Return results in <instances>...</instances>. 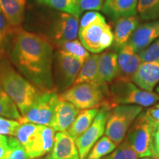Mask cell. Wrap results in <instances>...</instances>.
Instances as JSON below:
<instances>
[{
    "label": "cell",
    "instance_id": "cell-7",
    "mask_svg": "<svg viewBox=\"0 0 159 159\" xmlns=\"http://www.w3.org/2000/svg\"><path fill=\"white\" fill-rule=\"evenodd\" d=\"M142 108L136 105H119L109 112L105 134L118 145L122 142L130 127L139 114Z\"/></svg>",
    "mask_w": 159,
    "mask_h": 159
},
{
    "label": "cell",
    "instance_id": "cell-12",
    "mask_svg": "<svg viewBox=\"0 0 159 159\" xmlns=\"http://www.w3.org/2000/svg\"><path fill=\"white\" fill-rule=\"evenodd\" d=\"M108 114L109 108L106 106H103L99 111L98 114L88 129L80 136L75 139L80 159L86 158L91 148L105 134Z\"/></svg>",
    "mask_w": 159,
    "mask_h": 159
},
{
    "label": "cell",
    "instance_id": "cell-4",
    "mask_svg": "<svg viewBox=\"0 0 159 159\" xmlns=\"http://www.w3.org/2000/svg\"><path fill=\"white\" fill-rule=\"evenodd\" d=\"M14 136L24 147L29 159H35L50 152L54 145L55 130L46 125L21 123Z\"/></svg>",
    "mask_w": 159,
    "mask_h": 159
},
{
    "label": "cell",
    "instance_id": "cell-13",
    "mask_svg": "<svg viewBox=\"0 0 159 159\" xmlns=\"http://www.w3.org/2000/svg\"><path fill=\"white\" fill-rule=\"evenodd\" d=\"M159 38V20L148 21L139 25L128 43L137 53L141 52Z\"/></svg>",
    "mask_w": 159,
    "mask_h": 159
},
{
    "label": "cell",
    "instance_id": "cell-23",
    "mask_svg": "<svg viewBox=\"0 0 159 159\" xmlns=\"http://www.w3.org/2000/svg\"><path fill=\"white\" fill-rule=\"evenodd\" d=\"M98 108H91L83 110L79 113L73 124L67 130L68 134L75 139L80 136L88 129L99 112Z\"/></svg>",
    "mask_w": 159,
    "mask_h": 159
},
{
    "label": "cell",
    "instance_id": "cell-32",
    "mask_svg": "<svg viewBox=\"0 0 159 159\" xmlns=\"http://www.w3.org/2000/svg\"><path fill=\"white\" fill-rule=\"evenodd\" d=\"M142 62H148L159 59V38L146 49L139 53Z\"/></svg>",
    "mask_w": 159,
    "mask_h": 159
},
{
    "label": "cell",
    "instance_id": "cell-26",
    "mask_svg": "<svg viewBox=\"0 0 159 159\" xmlns=\"http://www.w3.org/2000/svg\"><path fill=\"white\" fill-rule=\"evenodd\" d=\"M117 144L108 136H102L97 141L85 159H102L116 148Z\"/></svg>",
    "mask_w": 159,
    "mask_h": 159
},
{
    "label": "cell",
    "instance_id": "cell-38",
    "mask_svg": "<svg viewBox=\"0 0 159 159\" xmlns=\"http://www.w3.org/2000/svg\"><path fill=\"white\" fill-rule=\"evenodd\" d=\"M148 116H150L151 120L156 124L159 123V107H154L147 111Z\"/></svg>",
    "mask_w": 159,
    "mask_h": 159
},
{
    "label": "cell",
    "instance_id": "cell-34",
    "mask_svg": "<svg viewBox=\"0 0 159 159\" xmlns=\"http://www.w3.org/2000/svg\"><path fill=\"white\" fill-rule=\"evenodd\" d=\"M20 124L19 121L0 117V135L14 136Z\"/></svg>",
    "mask_w": 159,
    "mask_h": 159
},
{
    "label": "cell",
    "instance_id": "cell-5",
    "mask_svg": "<svg viewBox=\"0 0 159 159\" xmlns=\"http://www.w3.org/2000/svg\"><path fill=\"white\" fill-rule=\"evenodd\" d=\"M110 91L107 84L92 83H75L63 91L60 98L72 103L80 110L97 108L99 105L110 109Z\"/></svg>",
    "mask_w": 159,
    "mask_h": 159
},
{
    "label": "cell",
    "instance_id": "cell-31",
    "mask_svg": "<svg viewBox=\"0 0 159 159\" xmlns=\"http://www.w3.org/2000/svg\"><path fill=\"white\" fill-rule=\"evenodd\" d=\"M106 22L105 17L97 11H87L79 21V30L96 23Z\"/></svg>",
    "mask_w": 159,
    "mask_h": 159
},
{
    "label": "cell",
    "instance_id": "cell-9",
    "mask_svg": "<svg viewBox=\"0 0 159 159\" xmlns=\"http://www.w3.org/2000/svg\"><path fill=\"white\" fill-rule=\"evenodd\" d=\"M59 99L54 91H42L19 122L49 126Z\"/></svg>",
    "mask_w": 159,
    "mask_h": 159
},
{
    "label": "cell",
    "instance_id": "cell-27",
    "mask_svg": "<svg viewBox=\"0 0 159 159\" xmlns=\"http://www.w3.org/2000/svg\"><path fill=\"white\" fill-rule=\"evenodd\" d=\"M137 12L144 21L159 20V0H139Z\"/></svg>",
    "mask_w": 159,
    "mask_h": 159
},
{
    "label": "cell",
    "instance_id": "cell-40",
    "mask_svg": "<svg viewBox=\"0 0 159 159\" xmlns=\"http://www.w3.org/2000/svg\"><path fill=\"white\" fill-rule=\"evenodd\" d=\"M140 159H156V158H150V157H146V158H141Z\"/></svg>",
    "mask_w": 159,
    "mask_h": 159
},
{
    "label": "cell",
    "instance_id": "cell-30",
    "mask_svg": "<svg viewBox=\"0 0 159 159\" xmlns=\"http://www.w3.org/2000/svg\"><path fill=\"white\" fill-rule=\"evenodd\" d=\"M7 159H29L24 147L13 136H9V151Z\"/></svg>",
    "mask_w": 159,
    "mask_h": 159
},
{
    "label": "cell",
    "instance_id": "cell-11",
    "mask_svg": "<svg viewBox=\"0 0 159 159\" xmlns=\"http://www.w3.org/2000/svg\"><path fill=\"white\" fill-rule=\"evenodd\" d=\"M55 61L57 87L60 90L66 91L74 85L84 62L60 50L55 53Z\"/></svg>",
    "mask_w": 159,
    "mask_h": 159
},
{
    "label": "cell",
    "instance_id": "cell-2",
    "mask_svg": "<svg viewBox=\"0 0 159 159\" xmlns=\"http://www.w3.org/2000/svg\"><path fill=\"white\" fill-rule=\"evenodd\" d=\"M35 30L52 45L58 47L78 36L79 18L53 9L46 10L37 17Z\"/></svg>",
    "mask_w": 159,
    "mask_h": 159
},
{
    "label": "cell",
    "instance_id": "cell-39",
    "mask_svg": "<svg viewBox=\"0 0 159 159\" xmlns=\"http://www.w3.org/2000/svg\"><path fill=\"white\" fill-rule=\"evenodd\" d=\"M156 93L159 95V84H158V86H157V88H156Z\"/></svg>",
    "mask_w": 159,
    "mask_h": 159
},
{
    "label": "cell",
    "instance_id": "cell-3",
    "mask_svg": "<svg viewBox=\"0 0 159 159\" xmlns=\"http://www.w3.org/2000/svg\"><path fill=\"white\" fill-rule=\"evenodd\" d=\"M0 86L16 103L21 116L43 91L17 72L6 61L0 63Z\"/></svg>",
    "mask_w": 159,
    "mask_h": 159
},
{
    "label": "cell",
    "instance_id": "cell-37",
    "mask_svg": "<svg viewBox=\"0 0 159 159\" xmlns=\"http://www.w3.org/2000/svg\"><path fill=\"white\" fill-rule=\"evenodd\" d=\"M9 151V136L0 135V159H7Z\"/></svg>",
    "mask_w": 159,
    "mask_h": 159
},
{
    "label": "cell",
    "instance_id": "cell-28",
    "mask_svg": "<svg viewBox=\"0 0 159 159\" xmlns=\"http://www.w3.org/2000/svg\"><path fill=\"white\" fill-rule=\"evenodd\" d=\"M59 50L85 62L90 56L89 52L85 48L80 40L74 39L65 42L58 47Z\"/></svg>",
    "mask_w": 159,
    "mask_h": 159
},
{
    "label": "cell",
    "instance_id": "cell-16",
    "mask_svg": "<svg viewBox=\"0 0 159 159\" xmlns=\"http://www.w3.org/2000/svg\"><path fill=\"white\" fill-rule=\"evenodd\" d=\"M79 113L80 109L72 103L60 98L49 127L57 132H66L73 124Z\"/></svg>",
    "mask_w": 159,
    "mask_h": 159
},
{
    "label": "cell",
    "instance_id": "cell-33",
    "mask_svg": "<svg viewBox=\"0 0 159 159\" xmlns=\"http://www.w3.org/2000/svg\"><path fill=\"white\" fill-rule=\"evenodd\" d=\"M11 27L2 12H0V55L8 41L11 33Z\"/></svg>",
    "mask_w": 159,
    "mask_h": 159
},
{
    "label": "cell",
    "instance_id": "cell-22",
    "mask_svg": "<svg viewBox=\"0 0 159 159\" xmlns=\"http://www.w3.org/2000/svg\"><path fill=\"white\" fill-rule=\"evenodd\" d=\"M98 54L90 55V56L83 63L78 74V76H77L74 84L81 83L105 84V83H102L99 80L98 71Z\"/></svg>",
    "mask_w": 159,
    "mask_h": 159
},
{
    "label": "cell",
    "instance_id": "cell-1",
    "mask_svg": "<svg viewBox=\"0 0 159 159\" xmlns=\"http://www.w3.org/2000/svg\"><path fill=\"white\" fill-rule=\"evenodd\" d=\"M13 65L30 82L43 91L53 86V47L36 33L18 32L10 52Z\"/></svg>",
    "mask_w": 159,
    "mask_h": 159
},
{
    "label": "cell",
    "instance_id": "cell-42",
    "mask_svg": "<svg viewBox=\"0 0 159 159\" xmlns=\"http://www.w3.org/2000/svg\"><path fill=\"white\" fill-rule=\"evenodd\" d=\"M0 12H1V9H0Z\"/></svg>",
    "mask_w": 159,
    "mask_h": 159
},
{
    "label": "cell",
    "instance_id": "cell-19",
    "mask_svg": "<svg viewBox=\"0 0 159 159\" xmlns=\"http://www.w3.org/2000/svg\"><path fill=\"white\" fill-rule=\"evenodd\" d=\"M98 71L99 80L102 83H111L119 77L117 54L104 52L99 55Z\"/></svg>",
    "mask_w": 159,
    "mask_h": 159
},
{
    "label": "cell",
    "instance_id": "cell-25",
    "mask_svg": "<svg viewBox=\"0 0 159 159\" xmlns=\"http://www.w3.org/2000/svg\"><path fill=\"white\" fill-rule=\"evenodd\" d=\"M0 117L19 121L21 119L18 107L13 100L0 86Z\"/></svg>",
    "mask_w": 159,
    "mask_h": 159
},
{
    "label": "cell",
    "instance_id": "cell-29",
    "mask_svg": "<svg viewBox=\"0 0 159 159\" xmlns=\"http://www.w3.org/2000/svg\"><path fill=\"white\" fill-rule=\"evenodd\" d=\"M136 152L125 140L111 153L102 159H138Z\"/></svg>",
    "mask_w": 159,
    "mask_h": 159
},
{
    "label": "cell",
    "instance_id": "cell-14",
    "mask_svg": "<svg viewBox=\"0 0 159 159\" xmlns=\"http://www.w3.org/2000/svg\"><path fill=\"white\" fill-rule=\"evenodd\" d=\"M45 159H80L75 139L66 132H57L50 152Z\"/></svg>",
    "mask_w": 159,
    "mask_h": 159
},
{
    "label": "cell",
    "instance_id": "cell-41",
    "mask_svg": "<svg viewBox=\"0 0 159 159\" xmlns=\"http://www.w3.org/2000/svg\"><path fill=\"white\" fill-rule=\"evenodd\" d=\"M156 107H159V103H158V105H156Z\"/></svg>",
    "mask_w": 159,
    "mask_h": 159
},
{
    "label": "cell",
    "instance_id": "cell-6",
    "mask_svg": "<svg viewBox=\"0 0 159 159\" xmlns=\"http://www.w3.org/2000/svg\"><path fill=\"white\" fill-rule=\"evenodd\" d=\"M108 103L110 107L119 105H136L148 107L159 99L157 93L150 92L140 89L131 79L119 77L111 82Z\"/></svg>",
    "mask_w": 159,
    "mask_h": 159
},
{
    "label": "cell",
    "instance_id": "cell-17",
    "mask_svg": "<svg viewBox=\"0 0 159 159\" xmlns=\"http://www.w3.org/2000/svg\"><path fill=\"white\" fill-rule=\"evenodd\" d=\"M117 52L119 77L131 79L142 63L139 54L134 50L128 43L117 49Z\"/></svg>",
    "mask_w": 159,
    "mask_h": 159
},
{
    "label": "cell",
    "instance_id": "cell-15",
    "mask_svg": "<svg viewBox=\"0 0 159 159\" xmlns=\"http://www.w3.org/2000/svg\"><path fill=\"white\" fill-rule=\"evenodd\" d=\"M131 80L140 89L152 92L159 82V59L142 62Z\"/></svg>",
    "mask_w": 159,
    "mask_h": 159
},
{
    "label": "cell",
    "instance_id": "cell-36",
    "mask_svg": "<svg viewBox=\"0 0 159 159\" xmlns=\"http://www.w3.org/2000/svg\"><path fill=\"white\" fill-rule=\"evenodd\" d=\"M152 151L153 157L159 159V123H155L152 135Z\"/></svg>",
    "mask_w": 159,
    "mask_h": 159
},
{
    "label": "cell",
    "instance_id": "cell-21",
    "mask_svg": "<svg viewBox=\"0 0 159 159\" xmlns=\"http://www.w3.org/2000/svg\"><path fill=\"white\" fill-rule=\"evenodd\" d=\"M26 0H0L2 13L11 27H18L25 18Z\"/></svg>",
    "mask_w": 159,
    "mask_h": 159
},
{
    "label": "cell",
    "instance_id": "cell-43",
    "mask_svg": "<svg viewBox=\"0 0 159 159\" xmlns=\"http://www.w3.org/2000/svg\"><path fill=\"white\" fill-rule=\"evenodd\" d=\"M35 159H38V158H35Z\"/></svg>",
    "mask_w": 159,
    "mask_h": 159
},
{
    "label": "cell",
    "instance_id": "cell-35",
    "mask_svg": "<svg viewBox=\"0 0 159 159\" xmlns=\"http://www.w3.org/2000/svg\"><path fill=\"white\" fill-rule=\"evenodd\" d=\"M81 11H97L102 8L105 0H77Z\"/></svg>",
    "mask_w": 159,
    "mask_h": 159
},
{
    "label": "cell",
    "instance_id": "cell-20",
    "mask_svg": "<svg viewBox=\"0 0 159 159\" xmlns=\"http://www.w3.org/2000/svg\"><path fill=\"white\" fill-rule=\"evenodd\" d=\"M138 17L130 16L121 18L115 21L114 44L116 49L128 43L131 35L139 25Z\"/></svg>",
    "mask_w": 159,
    "mask_h": 159
},
{
    "label": "cell",
    "instance_id": "cell-10",
    "mask_svg": "<svg viewBox=\"0 0 159 159\" xmlns=\"http://www.w3.org/2000/svg\"><path fill=\"white\" fill-rule=\"evenodd\" d=\"M79 40L89 52L98 54L114 43V33L106 22L88 26L78 33Z\"/></svg>",
    "mask_w": 159,
    "mask_h": 159
},
{
    "label": "cell",
    "instance_id": "cell-8",
    "mask_svg": "<svg viewBox=\"0 0 159 159\" xmlns=\"http://www.w3.org/2000/svg\"><path fill=\"white\" fill-rule=\"evenodd\" d=\"M154 125L146 111L139 115L129 130L126 141L139 158L153 157L152 135Z\"/></svg>",
    "mask_w": 159,
    "mask_h": 159
},
{
    "label": "cell",
    "instance_id": "cell-18",
    "mask_svg": "<svg viewBox=\"0 0 159 159\" xmlns=\"http://www.w3.org/2000/svg\"><path fill=\"white\" fill-rule=\"evenodd\" d=\"M139 0H105L102 11L111 19L136 16Z\"/></svg>",
    "mask_w": 159,
    "mask_h": 159
},
{
    "label": "cell",
    "instance_id": "cell-24",
    "mask_svg": "<svg viewBox=\"0 0 159 159\" xmlns=\"http://www.w3.org/2000/svg\"><path fill=\"white\" fill-rule=\"evenodd\" d=\"M39 5L80 18L82 13L77 0H36Z\"/></svg>",
    "mask_w": 159,
    "mask_h": 159
}]
</instances>
